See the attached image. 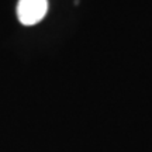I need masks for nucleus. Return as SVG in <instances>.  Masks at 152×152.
I'll use <instances>...</instances> for the list:
<instances>
[{
  "instance_id": "obj_1",
  "label": "nucleus",
  "mask_w": 152,
  "mask_h": 152,
  "mask_svg": "<svg viewBox=\"0 0 152 152\" xmlns=\"http://www.w3.org/2000/svg\"><path fill=\"white\" fill-rule=\"evenodd\" d=\"M48 11V0H18L17 17L24 26H34L42 20Z\"/></svg>"
}]
</instances>
